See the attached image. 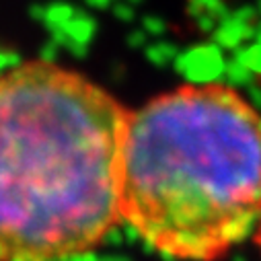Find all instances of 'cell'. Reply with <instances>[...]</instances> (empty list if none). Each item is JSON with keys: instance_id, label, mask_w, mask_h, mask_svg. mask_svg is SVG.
Segmentation results:
<instances>
[{"instance_id": "6da1fadb", "label": "cell", "mask_w": 261, "mask_h": 261, "mask_svg": "<svg viewBox=\"0 0 261 261\" xmlns=\"http://www.w3.org/2000/svg\"><path fill=\"white\" fill-rule=\"evenodd\" d=\"M129 109L47 60L0 70V261H64L121 222Z\"/></svg>"}, {"instance_id": "7a4b0ae2", "label": "cell", "mask_w": 261, "mask_h": 261, "mask_svg": "<svg viewBox=\"0 0 261 261\" xmlns=\"http://www.w3.org/2000/svg\"><path fill=\"white\" fill-rule=\"evenodd\" d=\"M261 220V115L232 87L179 85L129 111L121 222L179 261H214Z\"/></svg>"}, {"instance_id": "3957f363", "label": "cell", "mask_w": 261, "mask_h": 261, "mask_svg": "<svg viewBox=\"0 0 261 261\" xmlns=\"http://www.w3.org/2000/svg\"><path fill=\"white\" fill-rule=\"evenodd\" d=\"M255 239H257V245H259V249H261V220H259V224H257V228H255Z\"/></svg>"}]
</instances>
